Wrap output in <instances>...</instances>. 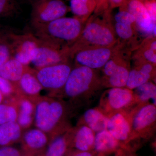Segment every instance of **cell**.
<instances>
[{"label":"cell","mask_w":156,"mask_h":156,"mask_svg":"<svg viewBox=\"0 0 156 156\" xmlns=\"http://www.w3.org/2000/svg\"><path fill=\"white\" fill-rule=\"evenodd\" d=\"M29 99L34 105L35 126L48 135L50 141L72 128L69 119L74 108L67 101L41 95Z\"/></svg>","instance_id":"6da1fadb"},{"label":"cell","mask_w":156,"mask_h":156,"mask_svg":"<svg viewBox=\"0 0 156 156\" xmlns=\"http://www.w3.org/2000/svg\"><path fill=\"white\" fill-rule=\"evenodd\" d=\"M103 88L98 70L75 66L70 73L61 98L68 99V102L74 109L90 103Z\"/></svg>","instance_id":"7a4b0ae2"},{"label":"cell","mask_w":156,"mask_h":156,"mask_svg":"<svg viewBox=\"0 0 156 156\" xmlns=\"http://www.w3.org/2000/svg\"><path fill=\"white\" fill-rule=\"evenodd\" d=\"M110 11L104 12L102 17L95 14L89 17L80 35L69 48L71 58L80 50L111 47L118 43Z\"/></svg>","instance_id":"3957f363"},{"label":"cell","mask_w":156,"mask_h":156,"mask_svg":"<svg viewBox=\"0 0 156 156\" xmlns=\"http://www.w3.org/2000/svg\"><path fill=\"white\" fill-rule=\"evenodd\" d=\"M87 21L76 17H62L33 27L35 36L46 43L70 47L80 35Z\"/></svg>","instance_id":"277c9868"},{"label":"cell","mask_w":156,"mask_h":156,"mask_svg":"<svg viewBox=\"0 0 156 156\" xmlns=\"http://www.w3.org/2000/svg\"><path fill=\"white\" fill-rule=\"evenodd\" d=\"M132 140L135 150L141 142L154 135L156 129V105L151 103L136 105L128 111Z\"/></svg>","instance_id":"5b68a950"},{"label":"cell","mask_w":156,"mask_h":156,"mask_svg":"<svg viewBox=\"0 0 156 156\" xmlns=\"http://www.w3.org/2000/svg\"><path fill=\"white\" fill-rule=\"evenodd\" d=\"M132 52L122 46L101 69L104 88L126 87L131 69Z\"/></svg>","instance_id":"8992f818"},{"label":"cell","mask_w":156,"mask_h":156,"mask_svg":"<svg viewBox=\"0 0 156 156\" xmlns=\"http://www.w3.org/2000/svg\"><path fill=\"white\" fill-rule=\"evenodd\" d=\"M73 68L69 62L35 69V75L50 97L61 98L62 94Z\"/></svg>","instance_id":"52a82bcc"},{"label":"cell","mask_w":156,"mask_h":156,"mask_svg":"<svg viewBox=\"0 0 156 156\" xmlns=\"http://www.w3.org/2000/svg\"><path fill=\"white\" fill-rule=\"evenodd\" d=\"M136 105L133 90L126 87H115L104 91L98 108L108 117L117 112L129 111Z\"/></svg>","instance_id":"ba28073f"},{"label":"cell","mask_w":156,"mask_h":156,"mask_svg":"<svg viewBox=\"0 0 156 156\" xmlns=\"http://www.w3.org/2000/svg\"><path fill=\"white\" fill-rule=\"evenodd\" d=\"M122 46L118 41L116 44L111 47L85 49L76 53L73 58H74L76 66H83L93 69H101Z\"/></svg>","instance_id":"9c48e42d"},{"label":"cell","mask_w":156,"mask_h":156,"mask_svg":"<svg viewBox=\"0 0 156 156\" xmlns=\"http://www.w3.org/2000/svg\"><path fill=\"white\" fill-rule=\"evenodd\" d=\"M32 7L31 22L33 27L65 17L70 11L69 7L62 0H44Z\"/></svg>","instance_id":"30bf717a"},{"label":"cell","mask_w":156,"mask_h":156,"mask_svg":"<svg viewBox=\"0 0 156 156\" xmlns=\"http://www.w3.org/2000/svg\"><path fill=\"white\" fill-rule=\"evenodd\" d=\"M40 41V44L31 63L36 69L54 65L69 62V48Z\"/></svg>","instance_id":"8fae6325"},{"label":"cell","mask_w":156,"mask_h":156,"mask_svg":"<svg viewBox=\"0 0 156 156\" xmlns=\"http://www.w3.org/2000/svg\"><path fill=\"white\" fill-rule=\"evenodd\" d=\"M108 117L106 130L123 149L135 152L128 111L117 112Z\"/></svg>","instance_id":"7c38bea8"},{"label":"cell","mask_w":156,"mask_h":156,"mask_svg":"<svg viewBox=\"0 0 156 156\" xmlns=\"http://www.w3.org/2000/svg\"><path fill=\"white\" fill-rule=\"evenodd\" d=\"M13 58L25 65L31 62L40 44V41L32 34H23L9 33Z\"/></svg>","instance_id":"4fadbf2b"},{"label":"cell","mask_w":156,"mask_h":156,"mask_svg":"<svg viewBox=\"0 0 156 156\" xmlns=\"http://www.w3.org/2000/svg\"><path fill=\"white\" fill-rule=\"evenodd\" d=\"M119 9L128 11L134 16L140 33L146 34L148 36H156V24L152 21L147 10L140 0H126Z\"/></svg>","instance_id":"5bb4252c"},{"label":"cell","mask_w":156,"mask_h":156,"mask_svg":"<svg viewBox=\"0 0 156 156\" xmlns=\"http://www.w3.org/2000/svg\"><path fill=\"white\" fill-rule=\"evenodd\" d=\"M131 67L126 83V88L134 90L150 81L155 82L156 65L140 60H132Z\"/></svg>","instance_id":"9a60e30c"},{"label":"cell","mask_w":156,"mask_h":156,"mask_svg":"<svg viewBox=\"0 0 156 156\" xmlns=\"http://www.w3.org/2000/svg\"><path fill=\"white\" fill-rule=\"evenodd\" d=\"M20 141L25 156H39L44 151L50 140L44 132L36 128L23 134Z\"/></svg>","instance_id":"2e32d148"},{"label":"cell","mask_w":156,"mask_h":156,"mask_svg":"<svg viewBox=\"0 0 156 156\" xmlns=\"http://www.w3.org/2000/svg\"><path fill=\"white\" fill-rule=\"evenodd\" d=\"M95 134L87 126L77 124L73 128L70 149L84 151L93 150Z\"/></svg>","instance_id":"e0dca14e"},{"label":"cell","mask_w":156,"mask_h":156,"mask_svg":"<svg viewBox=\"0 0 156 156\" xmlns=\"http://www.w3.org/2000/svg\"><path fill=\"white\" fill-rule=\"evenodd\" d=\"M122 149L119 142L106 129L95 134L93 150L97 155L115 156Z\"/></svg>","instance_id":"ac0fdd59"},{"label":"cell","mask_w":156,"mask_h":156,"mask_svg":"<svg viewBox=\"0 0 156 156\" xmlns=\"http://www.w3.org/2000/svg\"><path fill=\"white\" fill-rule=\"evenodd\" d=\"M131 58L132 60L145 61L156 65L155 36H149L144 39L132 51Z\"/></svg>","instance_id":"d6986e66"},{"label":"cell","mask_w":156,"mask_h":156,"mask_svg":"<svg viewBox=\"0 0 156 156\" xmlns=\"http://www.w3.org/2000/svg\"><path fill=\"white\" fill-rule=\"evenodd\" d=\"M73 127L51 140L44 151L39 156H65L70 149Z\"/></svg>","instance_id":"ffe728a7"},{"label":"cell","mask_w":156,"mask_h":156,"mask_svg":"<svg viewBox=\"0 0 156 156\" xmlns=\"http://www.w3.org/2000/svg\"><path fill=\"white\" fill-rule=\"evenodd\" d=\"M108 117L98 107L87 109L81 117L78 124L85 125L96 134L106 130Z\"/></svg>","instance_id":"44dd1931"},{"label":"cell","mask_w":156,"mask_h":156,"mask_svg":"<svg viewBox=\"0 0 156 156\" xmlns=\"http://www.w3.org/2000/svg\"><path fill=\"white\" fill-rule=\"evenodd\" d=\"M17 100L18 112L17 122L23 130H26L34 122V105L29 98L23 95L17 96Z\"/></svg>","instance_id":"7402d4cb"},{"label":"cell","mask_w":156,"mask_h":156,"mask_svg":"<svg viewBox=\"0 0 156 156\" xmlns=\"http://www.w3.org/2000/svg\"><path fill=\"white\" fill-rule=\"evenodd\" d=\"M30 68L12 57L0 67V76L18 86L22 76Z\"/></svg>","instance_id":"603a6c76"},{"label":"cell","mask_w":156,"mask_h":156,"mask_svg":"<svg viewBox=\"0 0 156 156\" xmlns=\"http://www.w3.org/2000/svg\"><path fill=\"white\" fill-rule=\"evenodd\" d=\"M18 87L21 94L29 98L39 96L44 89L35 75V69L31 68L22 76Z\"/></svg>","instance_id":"cb8c5ba5"},{"label":"cell","mask_w":156,"mask_h":156,"mask_svg":"<svg viewBox=\"0 0 156 156\" xmlns=\"http://www.w3.org/2000/svg\"><path fill=\"white\" fill-rule=\"evenodd\" d=\"M23 130L17 122L0 125V146H9L20 141Z\"/></svg>","instance_id":"d4e9b609"},{"label":"cell","mask_w":156,"mask_h":156,"mask_svg":"<svg viewBox=\"0 0 156 156\" xmlns=\"http://www.w3.org/2000/svg\"><path fill=\"white\" fill-rule=\"evenodd\" d=\"M98 0H70V11L74 17L87 21L97 6Z\"/></svg>","instance_id":"484cf974"},{"label":"cell","mask_w":156,"mask_h":156,"mask_svg":"<svg viewBox=\"0 0 156 156\" xmlns=\"http://www.w3.org/2000/svg\"><path fill=\"white\" fill-rule=\"evenodd\" d=\"M136 105L139 104L151 103L156 105L155 82L150 81L133 90Z\"/></svg>","instance_id":"4316f807"},{"label":"cell","mask_w":156,"mask_h":156,"mask_svg":"<svg viewBox=\"0 0 156 156\" xmlns=\"http://www.w3.org/2000/svg\"><path fill=\"white\" fill-rule=\"evenodd\" d=\"M18 112L17 96L5 98L4 102L0 104V125L17 122Z\"/></svg>","instance_id":"83f0119b"},{"label":"cell","mask_w":156,"mask_h":156,"mask_svg":"<svg viewBox=\"0 0 156 156\" xmlns=\"http://www.w3.org/2000/svg\"><path fill=\"white\" fill-rule=\"evenodd\" d=\"M9 33L0 35V67L13 56V50Z\"/></svg>","instance_id":"f1b7e54d"},{"label":"cell","mask_w":156,"mask_h":156,"mask_svg":"<svg viewBox=\"0 0 156 156\" xmlns=\"http://www.w3.org/2000/svg\"><path fill=\"white\" fill-rule=\"evenodd\" d=\"M20 10L17 0H0V18L14 17Z\"/></svg>","instance_id":"f546056e"},{"label":"cell","mask_w":156,"mask_h":156,"mask_svg":"<svg viewBox=\"0 0 156 156\" xmlns=\"http://www.w3.org/2000/svg\"><path fill=\"white\" fill-rule=\"evenodd\" d=\"M0 92L5 98L22 95L18 86L0 76Z\"/></svg>","instance_id":"4dcf8cb0"},{"label":"cell","mask_w":156,"mask_h":156,"mask_svg":"<svg viewBox=\"0 0 156 156\" xmlns=\"http://www.w3.org/2000/svg\"><path fill=\"white\" fill-rule=\"evenodd\" d=\"M115 22L120 23L136 24V20L133 15L126 10H121L115 15Z\"/></svg>","instance_id":"1f68e13d"},{"label":"cell","mask_w":156,"mask_h":156,"mask_svg":"<svg viewBox=\"0 0 156 156\" xmlns=\"http://www.w3.org/2000/svg\"><path fill=\"white\" fill-rule=\"evenodd\" d=\"M147 9L152 21L156 24V0H140Z\"/></svg>","instance_id":"d6a6232c"},{"label":"cell","mask_w":156,"mask_h":156,"mask_svg":"<svg viewBox=\"0 0 156 156\" xmlns=\"http://www.w3.org/2000/svg\"><path fill=\"white\" fill-rule=\"evenodd\" d=\"M0 156H25L22 150L10 146L0 148Z\"/></svg>","instance_id":"836d02e7"},{"label":"cell","mask_w":156,"mask_h":156,"mask_svg":"<svg viewBox=\"0 0 156 156\" xmlns=\"http://www.w3.org/2000/svg\"><path fill=\"white\" fill-rule=\"evenodd\" d=\"M97 154L94 150L90 151H80L70 149L65 156H96Z\"/></svg>","instance_id":"e575fe53"},{"label":"cell","mask_w":156,"mask_h":156,"mask_svg":"<svg viewBox=\"0 0 156 156\" xmlns=\"http://www.w3.org/2000/svg\"><path fill=\"white\" fill-rule=\"evenodd\" d=\"M109 10L108 0H98L97 6L95 14H100Z\"/></svg>","instance_id":"d590c367"},{"label":"cell","mask_w":156,"mask_h":156,"mask_svg":"<svg viewBox=\"0 0 156 156\" xmlns=\"http://www.w3.org/2000/svg\"><path fill=\"white\" fill-rule=\"evenodd\" d=\"M126 0H108L109 10L111 11L115 8H120L125 3Z\"/></svg>","instance_id":"8d00e7d4"},{"label":"cell","mask_w":156,"mask_h":156,"mask_svg":"<svg viewBox=\"0 0 156 156\" xmlns=\"http://www.w3.org/2000/svg\"><path fill=\"white\" fill-rule=\"evenodd\" d=\"M115 156H136L135 152L128 150L122 149L120 150Z\"/></svg>","instance_id":"74e56055"},{"label":"cell","mask_w":156,"mask_h":156,"mask_svg":"<svg viewBox=\"0 0 156 156\" xmlns=\"http://www.w3.org/2000/svg\"><path fill=\"white\" fill-rule=\"evenodd\" d=\"M23 1H24L25 2L30 4L31 5H33L36 4V3L44 1V0H23Z\"/></svg>","instance_id":"f35d334b"},{"label":"cell","mask_w":156,"mask_h":156,"mask_svg":"<svg viewBox=\"0 0 156 156\" xmlns=\"http://www.w3.org/2000/svg\"><path fill=\"white\" fill-rule=\"evenodd\" d=\"M5 100V97H4V95L2 94V92H0V104L1 103H3Z\"/></svg>","instance_id":"ab89813d"},{"label":"cell","mask_w":156,"mask_h":156,"mask_svg":"<svg viewBox=\"0 0 156 156\" xmlns=\"http://www.w3.org/2000/svg\"><path fill=\"white\" fill-rule=\"evenodd\" d=\"M2 32L1 31V30H0V35L1 34H2Z\"/></svg>","instance_id":"60d3db41"}]
</instances>
